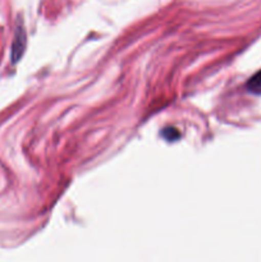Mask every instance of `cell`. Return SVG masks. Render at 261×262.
Here are the masks:
<instances>
[{
    "label": "cell",
    "instance_id": "6da1fadb",
    "mask_svg": "<svg viewBox=\"0 0 261 262\" xmlns=\"http://www.w3.org/2000/svg\"><path fill=\"white\" fill-rule=\"evenodd\" d=\"M247 90L255 95H261V71L248 79Z\"/></svg>",
    "mask_w": 261,
    "mask_h": 262
},
{
    "label": "cell",
    "instance_id": "7a4b0ae2",
    "mask_svg": "<svg viewBox=\"0 0 261 262\" xmlns=\"http://www.w3.org/2000/svg\"><path fill=\"white\" fill-rule=\"evenodd\" d=\"M163 135L168 141H174L177 140V138H179L178 130L174 129V128H166V129H164Z\"/></svg>",
    "mask_w": 261,
    "mask_h": 262
}]
</instances>
